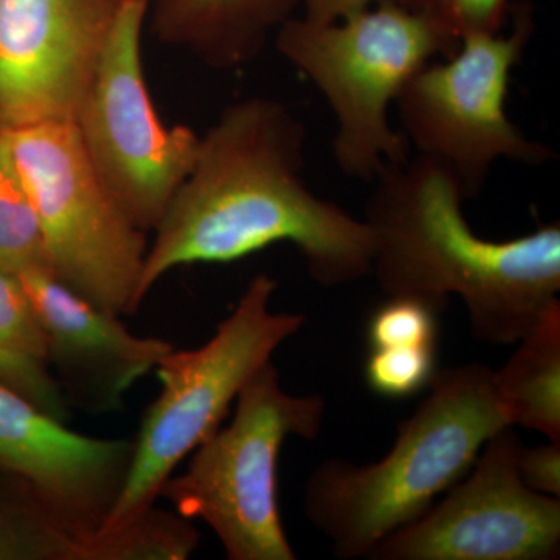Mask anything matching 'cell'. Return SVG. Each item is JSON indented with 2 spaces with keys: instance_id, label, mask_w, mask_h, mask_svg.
I'll return each instance as SVG.
<instances>
[{
  "instance_id": "obj_25",
  "label": "cell",
  "mask_w": 560,
  "mask_h": 560,
  "mask_svg": "<svg viewBox=\"0 0 560 560\" xmlns=\"http://www.w3.org/2000/svg\"><path fill=\"white\" fill-rule=\"evenodd\" d=\"M136 2H145V3H149V5H153L154 2H156V0H136Z\"/></svg>"
},
{
  "instance_id": "obj_4",
  "label": "cell",
  "mask_w": 560,
  "mask_h": 560,
  "mask_svg": "<svg viewBox=\"0 0 560 560\" xmlns=\"http://www.w3.org/2000/svg\"><path fill=\"white\" fill-rule=\"evenodd\" d=\"M272 40L334 113L337 167L348 178L370 183L389 162L408 158L410 143L389 121L400 91L436 55L447 58L459 47L430 14L399 0H375L335 22L294 14Z\"/></svg>"
},
{
  "instance_id": "obj_21",
  "label": "cell",
  "mask_w": 560,
  "mask_h": 560,
  "mask_svg": "<svg viewBox=\"0 0 560 560\" xmlns=\"http://www.w3.org/2000/svg\"><path fill=\"white\" fill-rule=\"evenodd\" d=\"M425 13L459 43L470 33L503 31L510 0H430Z\"/></svg>"
},
{
  "instance_id": "obj_17",
  "label": "cell",
  "mask_w": 560,
  "mask_h": 560,
  "mask_svg": "<svg viewBox=\"0 0 560 560\" xmlns=\"http://www.w3.org/2000/svg\"><path fill=\"white\" fill-rule=\"evenodd\" d=\"M441 308L411 296H390L366 326L370 349L436 348Z\"/></svg>"
},
{
  "instance_id": "obj_7",
  "label": "cell",
  "mask_w": 560,
  "mask_h": 560,
  "mask_svg": "<svg viewBox=\"0 0 560 560\" xmlns=\"http://www.w3.org/2000/svg\"><path fill=\"white\" fill-rule=\"evenodd\" d=\"M5 135L38 212L51 275L110 315L138 311L147 232L95 175L73 121Z\"/></svg>"
},
{
  "instance_id": "obj_15",
  "label": "cell",
  "mask_w": 560,
  "mask_h": 560,
  "mask_svg": "<svg viewBox=\"0 0 560 560\" xmlns=\"http://www.w3.org/2000/svg\"><path fill=\"white\" fill-rule=\"evenodd\" d=\"M517 342L506 364L493 371L501 408L511 427L560 442V301Z\"/></svg>"
},
{
  "instance_id": "obj_2",
  "label": "cell",
  "mask_w": 560,
  "mask_h": 560,
  "mask_svg": "<svg viewBox=\"0 0 560 560\" xmlns=\"http://www.w3.org/2000/svg\"><path fill=\"white\" fill-rule=\"evenodd\" d=\"M372 184L361 220L371 234V276L389 298L444 311L456 294L471 334L492 346L517 345L559 300V223L486 241L464 217L467 198L455 175L420 154L389 162Z\"/></svg>"
},
{
  "instance_id": "obj_5",
  "label": "cell",
  "mask_w": 560,
  "mask_h": 560,
  "mask_svg": "<svg viewBox=\"0 0 560 560\" xmlns=\"http://www.w3.org/2000/svg\"><path fill=\"white\" fill-rule=\"evenodd\" d=\"M276 289L271 276H254L208 342L162 357L154 368L161 393L132 441L130 467L102 537L127 534L153 511L176 467L220 429L243 386L302 329L304 315L271 311Z\"/></svg>"
},
{
  "instance_id": "obj_10",
  "label": "cell",
  "mask_w": 560,
  "mask_h": 560,
  "mask_svg": "<svg viewBox=\"0 0 560 560\" xmlns=\"http://www.w3.org/2000/svg\"><path fill=\"white\" fill-rule=\"evenodd\" d=\"M515 427L493 434L466 477L374 548L375 560H555L560 499L522 481Z\"/></svg>"
},
{
  "instance_id": "obj_8",
  "label": "cell",
  "mask_w": 560,
  "mask_h": 560,
  "mask_svg": "<svg viewBox=\"0 0 560 560\" xmlns=\"http://www.w3.org/2000/svg\"><path fill=\"white\" fill-rule=\"evenodd\" d=\"M533 31L525 5L510 32L463 36L447 61L419 69L394 103L407 142L452 172L466 198L480 194L497 162L555 160V151L529 139L506 110L512 70Z\"/></svg>"
},
{
  "instance_id": "obj_16",
  "label": "cell",
  "mask_w": 560,
  "mask_h": 560,
  "mask_svg": "<svg viewBox=\"0 0 560 560\" xmlns=\"http://www.w3.org/2000/svg\"><path fill=\"white\" fill-rule=\"evenodd\" d=\"M0 268L13 275L51 272L38 212L5 132H0Z\"/></svg>"
},
{
  "instance_id": "obj_12",
  "label": "cell",
  "mask_w": 560,
  "mask_h": 560,
  "mask_svg": "<svg viewBox=\"0 0 560 560\" xmlns=\"http://www.w3.org/2000/svg\"><path fill=\"white\" fill-rule=\"evenodd\" d=\"M131 455L132 441L75 433L0 383V469L80 533L102 537Z\"/></svg>"
},
{
  "instance_id": "obj_18",
  "label": "cell",
  "mask_w": 560,
  "mask_h": 560,
  "mask_svg": "<svg viewBox=\"0 0 560 560\" xmlns=\"http://www.w3.org/2000/svg\"><path fill=\"white\" fill-rule=\"evenodd\" d=\"M436 364V348L370 349L364 378L372 393L386 399H407L429 388Z\"/></svg>"
},
{
  "instance_id": "obj_20",
  "label": "cell",
  "mask_w": 560,
  "mask_h": 560,
  "mask_svg": "<svg viewBox=\"0 0 560 560\" xmlns=\"http://www.w3.org/2000/svg\"><path fill=\"white\" fill-rule=\"evenodd\" d=\"M49 364L0 345V383L27 397L51 418L68 419V397L49 372Z\"/></svg>"
},
{
  "instance_id": "obj_24",
  "label": "cell",
  "mask_w": 560,
  "mask_h": 560,
  "mask_svg": "<svg viewBox=\"0 0 560 560\" xmlns=\"http://www.w3.org/2000/svg\"><path fill=\"white\" fill-rule=\"evenodd\" d=\"M44 559L35 545L22 540L20 537L0 534V559Z\"/></svg>"
},
{
  "instance_id": "obj_11",
  "label": "cell",
  "mask_w": 560,
  "mask_h": 560,
  "mask_svg": "<svg viewBox=\"0 0 560 560\" xmlns=\"http://www.w3.org/2000/svg\"><path fill=\"white\" fill-rule=\"evenodd\" d=\"M125 0H0V132L75 119Z\"/></svg>"
},
{
  "instance_id": "obj_19",
  "label": "cell",
  "mask_w": 560,
  "mask_h": 560,
  "mask_svg": "<svg viewBox=\"0 0 560 560\" xmlns=\"http://www.w3.org/2000/svg\"><path fill=\"white\" fill-rule=\"evenodd\" d=\"M0 345L47 363V335L38 312L13 272L0 268Z\"/></svg>"
},
{
  "instance_id": "obj_13",
  "label": "cell",
  "mask_w": 560,
  "mask_h": 560,
  "mask_svg": "<svg viewBox=\"0 0 560 560\" xmlns=\"http://www.w3.org/2000/svg\"><path fill=\"white\" fill-rule=\"evenodd\" d=\"M35 305L47 335V364H55L60 386L101 408H114L139 378L158 366L173 346L138 337L119 316L68 289L50 271L16 275Z\"/></svg>"
},
{
  "instance_id": "obj_3",
  "label": "cell",
  "mask_w": 560,
  "mask_h": 560,
  "mask_svg": "<svg viewBox=\"0 0 560 560\" xmlns=\"http://www.w3.org/2000/svg\"><path fill=\"white\" fill-rule=\"evenodd\" d=\"M427 390L378 463L327 459L305 482V515L337 558H370L466 477L493 434L511 427L486 364L438 370Z\"/></svg>"
},
{
  "instance_id": "obj_1",
  "label": "cell",
  "mask_w": 560,
  "mask_h": 560,
  "mask_svg": "<svg viewBox=\"0 0 560 560\" xmlns=\"http://www.w3.org/2000/svg\"><path fill=\"white\" fill-rule=\"evenodd\" d=\"M307 128L282 102L231 103L201 136L147 250L139 302L165 275L195 264H230L291 243L319 285L371 276V234L361 219L320 198L304 179Z\"/></svg>"
},
{
  "instance_id": "obj_6",
  "label": "cell",
  "mask_w": 560,
  "mask_h": 560,
  "mask_svg": "<svg viewBox=\"0 0 560 560\" xmlns=\"http://www.w3.org/2000/svg\"><path fill=\"white\" fill-rule=\"evenodd\" d=\"M324 415L323 397L287 393L268 361L238 393L230 425L191 453L160 499L179 517L205 522L231 560L296 559L280 518V448L290 436L318 438Z\"/></svg>"
},
{
  "instance_id": "obj_14",
  "label": "cell",
  "mask_w": 560,
  "mask_h": 560,
  "mask_svg": "<svg viewBox=\"0 0 560 560\" xmlns=\"http://www.w3.org/2000/svg\"><path fill=\"white\" fill-rule=\"evenodd\" d=\"M301 0H156L153 28L167 46L215 70L245 68L264 54Z\"/></svg>"
},
{
  "instance_id": "obj_23",
  "label": "cell",
  "mask_w": 560,
  "mask_h": 560,
  "mask_svg": "<svg viewBox=\"0 0 560 560\" xmlns=\"http://www.w3.org/2000/svg\"><path fill=\"white\" fill-rule=\"evenodd\" d=\"M375 0H301L302 18L313 22H335L368 9ZM408 9L425 13L430 0H399Z\"/></svg>"
},
{
  "instance_id": "obj_9",
  "label": "cell",
  "mask_w": 560,
  "mask_h": 560,
  "mask_svg": "<svg viewBox=\"0 0 560 560\" xmlns=\"http://www.w3.org/2000/svg\"><path fill=\"white\" fill-rule=\"evenodd\" d=\"M150 5L125 0L73 125L95 175L149 234L197 161L201 136L161 120L147 84L142 32Z\"/></svg>"
},
{
  "instance_id": "obj_22",
  "label": "cell",
  "mask_w": 560,
  "mask_h": 560,
  "mask_svg": "<svg viewBox=\"0 0 560 560\" xmlns=\"http://www.w3.org/2000/svg\"><path fill=\"white\" fill-rule=\"evenodd\" d=\"M522 481L544 495L560 499V442L547 441L537 447H523L518 458Z\"/></svg>"
}]
</instances>
